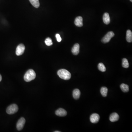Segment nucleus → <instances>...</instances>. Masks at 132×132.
<instances>
[{"label":"nucleus","mask_w":132,"mask_h":132,"mask_svg":"<svg viewBox=\"0 0 132 132\" xmlns=\"http://www.w3.org/2000/svg\"><path fill=\"white\" fill-rule=\"evenodd\" d=\"M57 74L60 78L64 80H68L71 78V75L67 70L61 69L57 72Z\"/></svg>","instance_id":"f257e3e1"},{"label":"nucleus","mask_w":132,"mask_h":132,"mask_svg":"<svg viewBox=\"0 0 132 132\" xmlns=\"http://www.w3.org/2000/svg\"><path fill=\"white\" fill-rule=\"evenodd\" d=\"M36 76L35 72L33 69L28 70L24 76V80L26 82H29L34 80Z\"/></svg>","instance_id":"f03ea898"},{"label":"nucleus","mask_w":132,"mask_h":132,"mask_svg":"<svg viewBox=\"0 0 132 132\" xmlns=\"http://www.w3.org/2000/svg\"><path fill=\"white\" fill-rule=\"evenodd\" d=\"M19 108L17 105L15 104H12L7 108L6 112L8 114H14L17 112Z\"/></svg>","instance_id":"7ed1b4c3"},{"label":"nucleus","mask_w":132,"mask_h":132,"mask_svg":"<svg viewBox=\"0 0 132 132\" xmlns=\"http://www.w3.org/2000/svg\"><path fill=\"white\" fill-rule=\"evenodd\" d=\"M114 36V33L113 32H109L102 38L101 40L102 42L104 43H108L109 42L111 38L113 37Z\"/></svg>","instance_id":"20e7f679"},{"label":"nucleus","mask_w":132,"mask_h":132,"mask_svg":"<svg viewBox=\"0 0 132 132\" xmlns=\"http://www.w3.org/2000/svg\"><path fill=\"white\" fill-rule=\"evenodd\" d=\"M25 120L24 118H21L18 120L16 127L17 128V130L19 131H20L22 130L25 124Z\"/></svg>","instance_id":"39448f33"},{"label":"nucleus","mask_w":132,"mask_h":132,"mask_svg":"<svg viewBox=\"0 0 132 132\" xmlns=\"http://www.w3.org/2000/svg\"><path fill=\"white\" fill-rule=\"evenodd\" d=\"M25 50V47L23 44L18 45L16 50V54L18 56L22 55Z\"/></svg>","instance_id":"423d86ee"},{"label":"nucleus","mask_w":132,"mask_h":132,"mask_svg":"<svg viewBox=\"0 0 132 132\" xmlns=\"http://www.w3.org/2000/svg\"><path fill=\"white\" fill-rule=\"evenodd\" d=\"M100 117L99 114L97 113H94L91 114L90 117V120L92 123H97L99 122Z\"/></svg>","instance_id":"0eeeda50"},{"label":"nucleus","mask_w":132,"mask_h":132,"mask_svg":"<svg viewBox=\"0 0 132 132\" xmlns=\"http://www.w3.org/2000/svg\"><path fill=\"white\" fill-rule=\"evenodd\" d=\"M56 115L57 116H60V117H64L66 116L67 115L66 111L62 109V108H59L56 111Z\"/></svg>","instance_id":"6e6552de"},{"label":"nucleus","mask_w":132,"mask_h":132,"mask_svg":"<svg viewBox=\"0 0 132 132\" xmlns=\"http://www.w3.org/2000/svg\"><path fill=\"white\" fill-rule=\"evenodd\" d=\"M80 52V46L78 43L74 45L72 49V52L73 55H77L79 54Z\"/></svg>","instance_id":"1a4fd4ad"},{"label":"nucleus","mask_w":132,"mask_h":132,"mask_svg":"<svg viewBox=\"0 0 132 132\" xmlns=\"http://www.w3.org/2000/svg\"><path fill=\"white\" fill-rule=\"evenodd\" d=\"M83 18L81 16H79L75 19V24L76 26L78 27H81L83 25Z\"/></svg>","instance_id":"9d476101"},{"label":"nucleus","mask_w":132,"mask_h":132,"mask_svg":"<svg viewBox=\"0 0 132 132\" xmlns=\"http://www.w3.org/2000/svg\"><path fill=\"white\" fill-rule=\"evenodd\" d=\"M119 118V115L117 113H113L110 115L109 120L112 122H117Z\"/></svg>","instance_id":"9b49d317"},{"label":"nucleus","mask_w":132,"mask_h":132,"mask_svg":"<svg viewBox=\"0 0 132 132\" xmlns=\"http://www.w3.org/2000/svg\"><path fill=\"white\" fill-rule=\"evenodd\" d=\"M103 20L104 23L106 25H108L110 23V19L109 14L107 13H104L103 15Z\"/></svg>","instance_id":"f8f14e48"},{"label":"nucleus","mask_w":132,"mask_h":132,"mask_svg":"<svg viewBox=\"0 0 132 132\" xmlns=\"http://www.w3.org/2000/svg\"><path fill=\"white\" fill-rule=\"evenodd\" d=\"M80 95V91L78 89H75L73 92V96L75 99H79Z\"/></svg>","instance_id":"ddd939ff"},{"label":"nucleus","mask_w":132,"mask_h":132,"mask_svg":"<svg viewBox=\"0 0 132 132\" xmlns=\"http://www.w3.org/2000/svg\"><path fill=\"white\" fill-rule=\"evenodd\" d=\"M127 41L129 43H131L132 41V32L130 30H128L126 32Z\"/></svg>","instance_id":"4468645a"},{"label":"nucleus","mask_w":132,"mask_h":132,"mask_svg":"<svg viewBox=\"0 0 132 132\" xmlns=\"http://www.w3.org/2000/svg\"><path fill=\"white\" fill-rule=\"evenodd\" d=\"M120 87L121 90L123 92L127 93L129 91V86L128 85L123 83V84H121Z\"/></svg>","instance_id":"2eb2a0df"},{"label":"nucleus","mask_w":132,"mask_h":132,"mask_svg":"<svg viewBox=\"0 0 132 132\" xmlns=\"http://www.w3.org/2000/svg\"><path fill=\"white\" fill-rule=\"evenodd\" d=\"M101 93L103 97H106L107 95L108 89L105 87H103L101 89Z\"/></svg>","instance_id":"dca6fc26"},{"label":"nucleus","mask_w":132,"mask_h":132,"mask_svg":"<svg viewBox=\"0 0 132 132\" xmlns=\"http://www.w3.org/2000/svg\"><path fill=\"white\" fill-rule=\"evenodd\" d=\"M29 2L33 6L38 8L39 7L40 3L39 0H29Z\"/></svg>","instance_id":"f3484780"},{"label":"nucleus","mask_w":132,"mask_h":132,"mask_svg":"<svg viewBox=\"0 0 132 132\" xmlns=\"http://www.w3.org/2000/svg\"><path fill=\"white\" fill-rule=\"evenodd\" d=\"M98 69L101 72H105L106 71V68L102 63H99L98 66Z\"/></svg>","instance_id":"a211bd4d"},{"label":"nucleus","mask_w":132,"mask_h":132,"mask_svg":"<svg viewBox=\"0 0 132 132\" xmlns=\"http://www.w3.org/2000/svg\"><path fill=\"white\" fill-rule=\"evenodd\" d=\"M122 66L123 68H127L129 67V64L128 60L126 58H123L122 60Z\"/></svg>","instance_id":"6ab92c4d"},{"label":"nucleus","mask_w":132,"mask_h":132,"mask_svg":"<svg viewBox=\"0 0 132 132\" xmlns=\"http://www.w3.org/2000/svg\"><path fill=\"white\" fill-rule=\"evenodd\" d=\"M45 43L47 46H51L53 44L52 39L50 38H46L45 40Z\"/></svg>","instance_id":"aec40b11"},{"label":"nucleus","mask_w":132,"mask_h":132,"mask_svg":"<svg viewBox=\"0 0 132 132\" xmlns=\"http://www.w3.org/2000/svg\"><path fill=\"white\" fill-rule=\"evenodd\" d=\"M56 36L57 38V41H58V42H61L62 39H61V38L60 37V35H59V34H56Z\"/></svg>","instance_id":"412c9836"},{"label":"nucleus","mask_w":132,"mask_h":132,"mask_svg":"<svg viewBox=\"0 0 132 132\" xmlns=\"http://www.w3.org/2000/svg\"><path fill=\"white\" fill-rule=\"evenodd\" d=\"M2 76L1 75H0V81H1L2 80Z\"/></svg>","instance_id":"4be33fe9"},{"label":"nucleus","mask_w":132,"mask_h":132,"mask_svg":"<svg viewBox=\"0 0 132 132\" xmlns=\"http://www.w3.org/2000/svg\"><path fill=\"white\" fill-rule=\"evenodd\" d=\"M54 132H60V131H54Z\"/></svg>","instance_id":"5701e85b"},{"label":"nucleus","mask_w":132,"mask_h":132,"mask_svg":"<svg viewBox=\"0 0 132 132\" xmlns=\"http://www.w3.org/2000/svg\"><path fill=\"white\" fill-rule=\"evenodd\" d=\"M130 1L131 2H132V0H130Z\"/></svg>","instance_id":"b1692460"}]
</instances>
